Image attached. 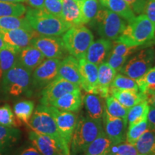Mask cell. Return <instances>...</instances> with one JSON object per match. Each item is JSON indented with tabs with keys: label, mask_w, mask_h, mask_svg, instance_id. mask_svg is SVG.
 Wrapping results in <instances>:
<instances>
[{
	"label": "cell",
	"mask_w": 155,
	"mask_h": 155,
	"mask_svg": "<svg viewBox=\"0 0 155 155\" xmlns=\"http://www.w3.org/2000/svg\"><path fill=\"white\" fill-rule=\"evenodd\" d=\"M25 18L32 30L40 35L61 36L71 28L61 17L50 14L44 9L28 7Z\"/></svg>",
	"instance_id": "1"
},
{
	"label": "cell",
	"mask_w": 155,
	"mask_h": 155,
	"mask_svg": "<svg viewBox=\"0 0 155 155\" xmlns=\"http://www.w3.org/2000/svg\"><path fill=\"white\" fill-rule=\"evenodd\" d=\"M155 38V28L144 14L135 17L126 25L118 41L129 46H141L152 42Z\"/></svg>",
	"instance_id": "2"
},
{
	"label": "cell",
	"mask_w": 155,
	"mask_h": 155,
	"mask_svg": "<svg viewBox=\"0 0 155 155\" xmlns=\"http://www.w3.org/2000/svg\"><path fill=\"white\" fill-rule=\"evenodd\" d=\"M104 131L102 122L94 121L88 116H80L70 144L71 155H83L89 144Z\"/></svg>",
	"instance_id": "3"
},
{
	"label": "cell",
	"mask_w": 155,
	"mask_h": 155,
	"mask_svg": "<svg viewBox=\"0 0 155 155\" xmlns=\"http://www.w3.org/2000/svg\"><path fill=\"white\" fill-rule=\"evenodd\" d=\"M31 130L49 136L57 141L64 154L71 155L70 146L65 142L58 131L55 121L47 106L39 105L29 121Z\"/></svg>",
	"instance_id": "4"
},
{
	"label": "cell",
	"mask_w": 155,
	"mask_h": 155,
	"mask_svg": "<svg viewBox=\"0 0 155 155\" xmlns=\"http://www.w3.org/2000/svg\"><path fill=\"white\" fill-rule=\"evenodd\" d=\"M63 41L70 55L80 60L85 58L87 50L94 41V35L83 25L71 27L63 35Z\"/></svg>",
	"instance_id": "5"
},
{
	"label": "cell",
	"mask_w": 155,
	"mask_h": 155,
	"mask_svg": "<svg viewBox=\"0 0 155 155\" xmlns=\"http://www.w3.org/2000/svg\"><path fill=\"white\" fill-rule=\"evenodd\" d=\"M32 73L17 63L2 77V88L5 94L19 96L29 89Z\"/></svg>",
	"instance_id": "6"
},
{
	"label": "cell",
	"mask_w": 155,
	"mask_h": 155,
	"mask_svg": "<svg viewBox=\"0 0 155 155\" xmlns=\"http://www.w3.org/2000/svg\"><path fill=\"white\" fill-rule=\"evenodd\" d=\"M94 22L102 38L110 40H117L127 25L124 19L105 7L98 10Z\"/></svg>",
	"instance_id": "7"
},
{
	"label": "cell",
	"mask_w": 155,
	"mask_h": 155,
	"mask_svg": "<svg viewBox=\"0 0 155 155\" xmlns=\"http://www.w3.org/2000/svg\"><path fill=\"white\" fill-rule=\"evenodd\" d=\"M154 55L155 51L152 47L143 48L127 61L120 71L124 75L137 81L152 67Z\"/></svg>",
	"instance_id": "8"
},
{
	"label": "cell",
	"mask_w": 155,
	"mask_h": 155,
	"mask_svg": "<svg viewBox=\"0 0 155 155\" xmlns=\"http://www.w3.org/2000/svg\"><path fill=\"white\" fill-rule=\"evenodd\" d=\"M31 45L38 48L46 58L61 60L67 56L63 39L59 36L38 35L32 39Z\"/></svg>",
	"instance_id": "9"
},
{
	"label": "cell",
	"mask_w": 155,
	"mask_h": 155,
	"mask_svg": "<svg viewBox=\"0 0 155 155\" xmlns=\"http://www.w3.org/2000/svg\"><path fill=\"white\" fill-rule=\"evenodd\" d=\"M61 60L48 58L44 60L35 69L32 76V86L34 88H44L58 77Z\"/></svg>",
	"instance_id": "10"
},
{
	"label": "cell",
	"mask_w": 155,
	"mask_h": 155,
	"mask_svg": "<svg viewBox=\"0 0 155 155\" xmlns=\"http://www.w3.org/2000/svg\"><path fill=\"white\" fill-rule=\"evenodd\" d=\"M47 106L55 120L60 134L70 146L78 122L76 114L73 112L62 111L52 106Z\"/></svg>",
	"instance_id": "11"
},
{
	"label": "cell",
	"mask_w": 155,
	"mask_h": 155,
	"mask_svg": "<svg viewBox=\"0 0 155 155\" xmlns=\"http://www.w3.org/2000/svg\"><path fill=\"white\" fill-rule=\"evenodd\" d=\"M78 89H81V87L58 76L43 88L40 103L44 106H51L55 101L64 94Z\"/></svg>",
	"instance_id": "12"
},
{
	"label": "cell",
	"mask_w": 155,
	"mask_h": 155,
	"mask_svg": "<svg viewBox=\"0 0 155 155\" xmlns=\"http://www.w3.org/2000/svg\"><path fill=\"white\" fill-rule=\"evenodd\" d=\"M102 121L104 132L111 141L112 144H119L125 141L128 124L127 119L111 116L105 109Z\"/></svg>",
	"instance_id": "13"
},
{
	"label": "cell",
	"mask_w": 155,
	"mask_h": 155,
	"mask_svg": "<svg viewBox=\"0 0 155 155\" xmlns=\"http://www.w3.org/2000/svg\"><path fill=\"white\" fill-rule=\"evenodd\" d=\"M38 35L35 30L16 29L11 30H0V36L9 47L20 52L23 48L30 45L31 41Z\"/></svg>",
	"instance_id": "14"
},
{
	"label": "cell",
	"mask_w": 155,
	"mask_h": 155,
	"mask_svg": "<svg viewBox=\"0 0 155 155\" xmlns=\"http://www.w3.org/2000/svg\"><path fill=\"white\" fill-rule=\"evenodd\" d=\"M81 88L86 93L96 94L98 83V65L88 62L85 58L78 60Z\"/></svg>",
	"instance_id": "15"
},
{
	"label": "cell",
	"mask_w": 155,
	"mask_h": 155,
	"mask_svg": "<svg viewBox=\"0 0 155 155\" xmlns=\"http://www.w3.org/2000/svg\"><path fill=\"white\" fill-rule=\"evenodd\" d=\"M29 139L42 155H65L57 141L49 136L31 130Z\"/></svg>",
	"instance_id": "16"
},
{
	"label": "cell",
	"mask_w": 155,
	"mask_h": 155,
	"mask_svg": "<svg viewBox=\"0 0 155 155\" xmlns=\"http://www.w3.org/2000/svg\"><path fill=\"white\" fill-rule=\"evenodd\" d=\"M112 42L105 38L98 39L93 42L87 50L85 58L96 65L106 62L111 51Z\"/></svg>",
	"instance_id": "17"
},
{
	"label": "cell",
	"mask_w": 155,
	"mask_h": 155,
	"mask_svg": "<svg viewBox=\"0 0 155 155\" xmlns=\"http://www.w3.org/2000/svg\"><path fill=\"white\" fill-rule=\"evenodd\" d=\"M58 76L81 87L78 60L71 55L64 58L60 63Z\"/></svg>",
	"instance_id": "18"
},
{
	"label": "cell",
	"mask_w": 155,
	"mask_h": 155,
	"mask_svg": "<svg viewBox=\"0 0 155 155\" xmlns=\"http://www.w3.org/2000/svg\"><path fill=\"white\" fill-rule=\"evenodd\" d=\"M116 75V71L104 62L99 65L98 70V83L96 94L106 98L110 95V88L114 78Z\"/></svg>",
	"instance_id": "19"
},
{
	"label": "cell",
	"mask_w": 155,
	"mask_h": 155,
	"mask_svg": "<svg viewBox=\"0 0 155 155\" xmlns=\"http://www.w3.org/2000/svg\"><path fill=\"white\" fill-rule=\"evenodd\" d=\"M83 102L88 117L96 121L102 122L106 109L104 98L97 94L87 93L83 98Z\"/></svg>",
	"instance_id": "20"
},
{
	"label": "cell",
	"mask_w": 155,
	"mask_h": 155,
	"mask_svg": "<svg viewBox=\"0 0 155 155\" xmlns=\"http://www.w3.org/2000/svg\"><path fill=\"white\" fill-rule=\"evenodd\" d=\"M83 104V97L81 89L67 93L55 101L52 106L62 111H71L76 113L81 109Z\"/></svg>",
	"instance_id": "21"
},
{
	"label": "cell",
	"mask_w": 155,
	"mask_h": 155,
	"mask_svg": "<svg viewBox=\"0 0 155 155\" xmlns=\"http://www.w3.org/2000/svg\"><path fill=\"white\" fill-rule=\"evenodd\" d=\"M45 58L43 54L38 48L30 45L21 50L17 63L32 73L44 61Z\"/></svg>",
	"instance_id": "22"
},
{
	"label": "cell",
	"mask_w": 155,
	"mask_h": 155,
	"mask_svg": "<svg viewBox=\"0 0 155 155\" xmlns=\"http://www.w3.org/2000/svg\"><path fill=\"white\" fill-rule=\"evenodd\" d=\"M61 17L71 28L83 25L81 2L75 0H63Z\"/></svg>",
	"instance_id": "23"
},
{
	"label": "cell",
	"mask_w": 155,
	"mask_h": 155,
	"mask_svg": "<svg viewBox=\"0 0 155 155\" xmlns=\"http://www.w3.org/2000/svg\"><path fill=\"white\" fill-rule=\"evenodd\" d=\"M110 94H111L112 96L114 97L122 106L127 109L138 103L146 100L145 94H142L139 91L110 88Z\"/></svg>",
	"instance_id": "24"
},
{
	"label": "cell",
	"mask_w": 155,
	"mask_h": 155,
	"mask_svg": "<svg viewBox=\"0 0 155 155\" xmlns=\"http://www.w3.org/2000/svg\"><path fill=\"white\" fill-rule=\"evenodd\" d=\"M103 7L109 9L128 22L134 18L136 15L124 0H100Z\"/></svg>",
	"instance_id": "25"
},
{
	"label": "cell",
	"mask_w": 155,
	"mask_h": 155,
	"mask_svg": "<svg viewBox=\"0 0 155 155\" xmlns=\"http://www.w3.org/2000/svg\"><path fill=\"white\" fill-rule=\"evenodd\" d=\"M20 136L21 131L17 128L0 125V155L14 145Z\"/></svg>",
	"instance_id": "26"
},
{
	"label": "cell",
	"mask_w": 155,
	"mask_h": 155,
	"mask_svg": "<svg viewBox=\"0 0 155 155\" xmlns=\"http://www.w3.org/2000/svg\"><path fill=\"white\" fill-rule=\"evenodd\" d=\"M112 146L111 141L104 131L89 144L83 155H110Z\"/></svg>",
	"instance_id": "27"
},
{
	"label": "cell",
	"mask_w": 155,
	"mask_h": 155,
	"mask_svg": "<svg viewBox=\"0 0 155 155\" xmlns=\"http://www.w3.org/2000/svg\"><path fill=\"white\" fill-rule=\"evenodd\" d=\"M19 53V52L8 45L0 50V79L4 73L17 63Z\"/></svg>",
	"instance_id": "28"
},
{
	"label": "cell",
	"mask_w": 155,
	"mask_h": 155,
	"mask_svg": "<svg viewBox=\"0 0 155 155\" xmlns=\"http://www.w3.org/2000/svg\"><path fill=\"white\" fill-rule=\"evenodd\" d=\"M134 145L139 154L150 155L155 147V132L147 129Z\"/></svg>",
	"instance_id": "29"
},
{
	"label": "cell",
	"mask_w": 155,
	"mask_h": 155,
	"mask_svg": "<svg viewBox=\"0 0 155 155\" xmlns=\"http://www.w3.org/2000/svg\"><path fill=\"white\" fill-rule=\"evenodd\" d=\"M150 106L146 100L138 103L128 109L127 123L129 126L135 124L146 119L148 114Z\"/></svg>",
	"instance_id": "30"
},
{
	"label": "cell",
	"mask_w": 155,
	"mask_h": 155,
	"mask_svg": "<svg viewBox=\"0 0 155 155\" xmlns=\"http://www.w3.org/2000/svg\"><path fill=\"white\" fill-rule=\"evenodd\" d=\"M16 29L33 30L25 17H0V30H11Z\"/></svg>",
	"instance_id": "31"
},
{
	"label": "cell",
	"mask_w": 155,
	"mask_h": 155,
	"mask_svg": "<svg viewBox=\"0 0 155 155\" xmlns=\"http://www.w3.org/2000/svg\"><path fill=\"white\" fill-rule=\"evenodd\" d=\"M35 104L32 101H20L15 104L14 113L19 121L28 124L34 112Z\"/></svg>",
	"instance_id": "32"
},
{
	"label": "cell",
	"mask_w": 155,
	"mask_h": 155,
	"mask_svg": "<svg viewBox=\"0 0 155 155\" xmlns=\"http://www.w3.org/2000/svg\"><path fill=\"white\" fill-rule=\"evenodd\" d=\"M26 10V7L22 3L0 1V17H22Z\"/></svg>",
	"instance_id": "33"
},
{
	"label": "cell",
	"mask_w": 155,
	"mask_h": 155,
	"mask_svg": "<svg viewBox=\"0 0 155 155\" xmlns=\"http://www.w3.org/2000/svg\"><path fill=\"white\" fill-rule=\"evenodd\" d=\"M106 111L114 117L127 120L128 109L112 96L106 98Z\"/></svg>",
	"instance_id": "34"
},
{
	"label": "cell",
	"mask_w": 155,
	"mask_h": 155,
	"mask_svg": "<svg viewBox=\"0 0 155 155\" xmlns=\"http://www.w3.org/2000/svg\"><path fill=\"white\" fill-rule=\"evenodd\" d=\"M139 91L142 94L155 91V67L151 68L144 75L137 79Z\"/></svg>",
	"instance_id": "35"
},
{
	"label": "cell",
	"mask_w": 155,
	"mask_h": 155,
	"mask_svg": "<svg viewBox=\"0 0 155 155\" xmlns=\"http://www.w3.org/2000/svg\"><path fill=\"white\" fill-rule=\"evenodd\" d=\"M83 24H87L93 20L98 10V0H83L81 2Z\"/></svg>",
	"instance_id": "36"
},
{
	"label": "cell",
	"mask_w": 155,
	"mask_h": 155,
	"mask_svg": "<svg viewBox=\"0 0 155 155\" xmlns=\"http://www.w3.org/2000/svg\"><path fill=\"white\" fill-rule=\"evenodd\" d=\"M148 129L147 117L142 121L135 124L129 126L126 134L127 141L131 144H134L138 139Z\"/></svg>",
	"instance_id": "37"
},
{
	"label": "cell",
	"mask_w": 155,
	"mask_h": 155,
	"mask_svg": "<svg viewBox=\"0 0 155 155\" xmlns=\"http://www.w3.org/2000/svg\"><path fill=\"white\" fill-rule=\"evenodd\" d=\"M111 88L120 89V90H134L139 91L137 81L127 75L119 73L116 74L111 85Z\"/></svg>",
	"instance_id": "38"
},
{
	"label": "cell",
	"mask_w": 155,
	"mask_h": 155,
	"mask_svg": "<svg viewBox=\"0 0 155 155\" xmlns=\"http://www.w3.org/2000/svg\"><path fill=\"white\" fill-rule=\"evenodd\" d=\"M0 125L10 127L17 126L15 114L8 104L0 106Z\"/></svg>",
	"instance_id": "39"
},
{
	"label": "cell",
	"mask_w": 155,
	"mask_h": 155,
	"mask_svg": "<svg viewBox=\"0 0 155 155\" xmlns=\"http://www.w3.org/2000/svg\"><path fill=\"white\" fill-rule=\"evenodd\" d=\"M139 48V46L127 45L124 44L115 40L112 42V48L111 52L119 55L129 58V56L133 55L136 51H137Z\"/></svg>",
	"instance_id": "40"
},
{
	"label": "cell",
	"mask_w": 155,
	"mask_h": 155,
	"mask_svg": "<svg viewBox=\"0 0 155 155\" xmlns=\"http://www.w3.org/2000/svg\"><path fill=\"white\" fill-rule=\"evenodd\" d=\"M110 155H139V154L134 145L128 141H123L119 144L112 146Z\"/></svg>",
	"instance_id": "41"
},
{
	"label": "cell",
	"mask_w": 155,
	"mask_h": 155,
	"mask_svg": "<svg viewBox=\"0 0 155 155\" xmlns=\"http://www.w3.org/2000/svg\"><path fill=\"white\" fill-rule=\"evenodd\" d=\"M63 0H45L44 10L58 17H61Z\"/></svg>",
	"instance_id": "42"
},
{
	"label": "cell",
	"mask_w": 155,
	"mask_h": 155,
	"mask_svg": "<svg viewBox=\"0 0 155 155\" xmlns=\"http://www.w3.org/2000/svg\"><path fill=\"white\" fill-rule=\"evenodd\" d=\"M128 58L124 57V56H121L117 55V54L110 53L109 55L107 58V61L106 63L110 67H111L112 68L117 71H120L123 68L124 64L127 62Z\"/></svg>",
	"instance_id": "43"
},
{
	"label": "cell",
	"mask_w": 155,
	"mask_h": 155,
	"mask_svg": "<svg viewBox=\"0 0 155 155\" xmlns=\"http://www.w3.org/2000/svg\"><path fill=\"white\" fill-rule=\"evenodd\" d=\"M131 7L135 15H140L144 12L147 0H124Z\"/></svg>",
	"instance_id": "44"
},
{
	"label": "cell",
	"mask_w": 155,
	"mask_h": 155,
	"mask_svg": "<svg viewBox=\"0 0 155 155\" xmlns=\"http://www.w3.org/2000/svg\"><path fill=\"white\" fill-rule=\"evenodd\" d=\"M144 12L155 28V0H147Z\"/></svg>",
	"instance_id": "45"
},
{
	"label": "cell",
	"mask_w": 155,
	"mask_h": 155,
	"mask_svg": "<svg viewBox=\"0 0 155 155\" xmlns=\"http://www.w3.org/2000/svg\"><path fill=\"white\" fill-rule=\"evenodd\" d=\"M147 123L148 129L155 132V108L150 106L148 114H147Z\"/></svg>",
	"instance_id": "46"
},
{
	"label": "cell",
	"mask_w": 155,
	"mask_h": 155,
	"mask_svg": "<svg viewBox=\"0 0 155 155\" xmlns=\"http://www.w3.org/2000/svg\"><path fill=\"white\" fill-rule=\"evenodd\" d=\"M18 155H42V154L33 146V147H27V148L24 149V150L21 151V152L19 153Z\"/></svg>",
	"instance_id": "47"
},
{
	"label": "cell",
	"mask_w": 155,
	"mask_h": 155,
	"mask_svg": "<svg viewBox=\"0 0 155 155\" xmlns=\"http://www.w3.org/2000/svg\"><path fill=\"white\" fill-rule=\"evenodd\" d=\"M45 0H26V2L30 7L35 9H43Z\"/></svg>",
	"instance_id": "48"
},
{
	"label": "cell",
	"mask_w": 155,
	"mask_h": 155,
	"mask_svg": "<svg viewBox=\"0 0 155 155\" xmlns=\"http://www.w3.org/2000/svg\"><path fill=\"white\" fill-rule=\"evenodd\" d=\"M146 101L148 103L149 106L155 108V91H151L145 94Z\"/></svg>",
	"instance_id": "49"
},
{
	"label": "cell",
	"mask_w": 155,
	"mask_h": 155,
	"mask_svg": "<svg viewBox=\"0 0 155 155\" xmlns=\"http://www.w3.org/2000/svg\"><path fill=\"white\" fill-rule=\"evenodd\" d=\"M2 2H14V3H22L26 2V0H0Z\"/></svg>",
	"instance_id": "50"
},
{
	"label": "cell",
	"mask_w": 155,
	"mask_h": 155,
	"mask_svg": "<svg viewBox=\"0 0 155 155\" xmlns=\"http://www.w3.org/2000/svg\"><path fill=\"white\" fill-rule=\"evenodd\" d=\"M7 45L6 44L5 42H4L3 39L2 38L1 36H0V50H2L3 48H6V47H7Z\"/></svg>",
	"instance_id": "51"
},
{
	"label": "cell",
	"mask_w": 155,
	"mask_h": 155,
	"mask_svg": "<svg viewBox=\"0 0 155 155\" xmlns=\"http://www.w3.org/2000/svg\"><path fill=\"white\" fill-rule=\"evenodd\" d=\"M150 155H155V147H154V150H153V151L152 152V153H151Z\"/></svg>",
	"instance_id": "52"
},
{
	"label": "cell",
	"mask_w": 155,
	"mask_h": 155,
	"mask_svg": "<svg viewBox=\"0 0 155 155\" xmlns=\"http://www.w3.org/2000/svg\"><path fill=\"white\" fill-rule=\"evenodd\" d=\"M75 1H76V2H83V0H75Z\"/></svg>",
	"instance_id": "53"
},
{
	"label": "cell",
	"mask_w": 155,
	"mask_h": 155,
	"mask_svg": "<svg viewBox=\"0 0 155 155\" xmlns=\"http://www.w3.org/2000/svg\"><path fill=\"white\" fill-rule=\"evenodd\" d=\"M139 155H144V154H139Z\"/></svg>",
	"instance_id": "54"
},
{
	"label": "cell",
	"mask_w": 155,
	"mask_h": 155,
	"mask_svg": "<svg viewBox=\"0 0 155 155\" xmlns=\"http://www.w3.org/2000/svg\"><path fill=\"white\" fill-rule=\"evenodd\" d=\"M154 60H155V55H154Z\"/></svg>",
	"instance_id": "55"
}]
</instances>
